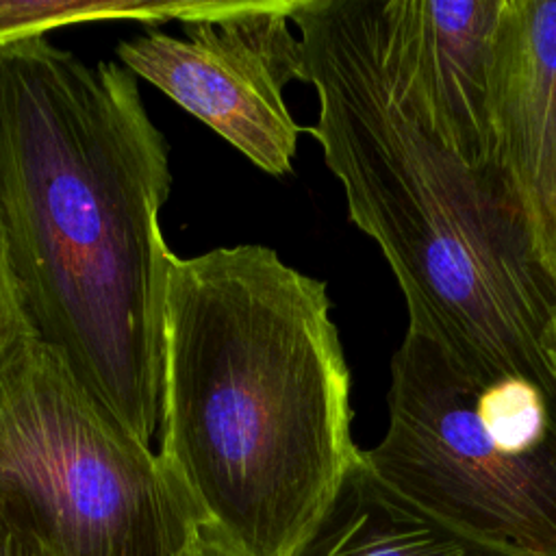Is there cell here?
Instances as JSON below:
<instances>
[{
    "mask_svg": "<svg viewBox=\"0 0 556 556\" xmlns=\"http://www.w3.org/2000/svg\"><path fill=\"white\" fill-rule=\"evenodd\" d=\"M167 154L128 67L87 65L43 35L0 46V226L26 319L146 443L159 430Z\"/></svg>",
    "mask_w": 556,
    "mask_h": 556,
    "instance_id": "1",
    "label": "cell"
},
{
    "mask_svg": "<svg viewBox=\"0 0 556 556\" xmlns=\"http://www.w3.org/2000/svg\"><path fill=\"white\" fill-rule=\"evenodd\" d=\"M330 308L267 245L167 254L159 456L235 556H293L363 458Z\"/></svg>",
    "mask_w": 556,
    "mask_h": 556,
    "instance_id": "2",
    "label": "cell"
},
{
    "mask_svg": "<svg viewBox=\"0 0 556 556\" xmlns=\"http://www.w3.org/2000/svg\"><path fill=\"white\" fill-rule=\"evenodd\" d=\"M302 80L348 215L382 252L421 334L482 376L556 391L543 337L556 287L493 163L471 165L432 128L382 0H293Z\"/></svg>",
    "mask_w": 556,
    "mask_h": 556,
    "instance_id": "3",
    "label": "cell"
},
{
    "mask_svg": "<svg viewBox=\"0 0 556 556\" xmlns=\"http://www.w3.org/2000/svg\"><path fill=\"white\" fill-rule=\"evenodd\" d=\"M369 473L434 521L519 556H556V391L482 376L408 332L391 358Z\"/></svg>",
    "mask_w": 556,
    "mask_h": 556,
    "instance_id": "4",
    "label": "cell"
},
{
    "mask_svg": "<svg viewBox=\"0 0 556 556\" xmlns=\"http://www.w3.org/2000/svg\"><path fill=\"white\" fill-rule=\"evenodd\" d=\"M0 510L50 556H185L202 532L159 452L37 339L0 376Z\"/></svg>",
    "mask_w": 556,
    "mask_h": 556,
    "instance_id": "5",
    "label": "cell"
},
{
    "mask_svg": "<svg viewBox=\"0 0 556 556\" xmlns=\"http://www.w3.org/2000/svg\"><path fill=\"white\" fill-rule=\"evenodd\" d=\"M291 2H219L182 24L187 39L148 33L122 41L117 56L261 169L282 176L300 135L282 98L287 83L302 80Z\"/></svg>",
    "mask_w": 556,
    "mask_h": 556,
    "instance_id": "6",
    "label": "cell"
},
{
    "mask_svg": "<svg viewBox=\"0 0 556 556\" xmlns=\"http://www.w3.org/2000/svg\"><path fill=\"white\" fill-rule=\"evenodd\" d=\"M491 163L556 287V0H502L489 85Z\"/></svg>",
    "mask_w": 556,
    "mask_h": 556,
    "instance_id": "7",
    "label": "cell"
},
{
    "mask_svg": "<svg viewBox=\"0 0 556 556\" xmlns=\"http://www.w3.org/2000/svg\"><path fill=\"white\" fill-rule=\"evenodd\" d=\"M382 2L432 128L467 163H491L489 85L502 0Z\"/></svg>",
    "mask_w": 556,
    "mask_h": 556,
    "instance_id": "8",
    "label": "cell"
},
{
    "mask_svg": "<svg viewBox=\"0 0 556 556\" xmlns=\"http://www.w3.org/2000/svg\"><path fill=\"white\" fill-rule=\"evenodd\" d=\"M293 556H519L465 536L384 489L361 458Z\"/></svg>",
    "mask_w": 556,
    "mask_h": 556,
    "instance_id": "9",
    "label": "cell"
},
{
    "mask_svg": "<svg viewBox=\"0 0 556 556\" xmlns=\"http://www.w3.org/2000/svg\"><path fill=\"white\" fill-rule=\"evenodd\" d=\"M219 2H172V0H0V46L41 37L50 28L98 20H135L182 24L211 13Z\"/></svg>",
    "mask_w": 556,
    "mask_h": 556,
    "instance_id": "10",
    "label": "cell"
},
{
    "mask_svg": "<svg viewBox=\"0 0 556 556\" xmlns=\"http://www.w3.org/2000/svg\"><path fill=\"white\" fill-rule=\"evenodd\" d=\"M30 339H35V334L30 330L15 287L0 226V376L20 356V352L26 348Z\"/></svg>",
    "mask_w": 556,
    "mask_h": 556,
    "instance_id": "11",
    "label": "cell"
},
{
    "mask_svg": "<svg viewBox=\"0 0 556 556\" xmlns=\"http://www.w3.org/2000/svg\"><path fill=\"white\" fill-rule=\"evenodd\" d=\"M0 556H50L48 549L22 526L0 510Z\"/></svg>",
    "mask_w": 556,
    "mask_h": 556,
    "instance_id": "12",
    "label": "cell"
},
{
    "mask_svg": "<svg viewBox=\"0 0 556 556\" xmlns=\"http://www.w3.org/2000/svg\"><path fill=\"white\" fill-rule=\"evenodd\" d=\"M185 556H235L230 549H226L217 539L208 536L206 532H200L195 543Z\"/></svg>",
    "mask_w": 556,
    "mask_h": 556,
    "instance_id": "13",
    "label": "cell"
},
{
    "mask_svg": "<svg viewBox=\"0 0 556 556\" xmlns=\"http://www.w3.org/2000/svg\"><path fill=\"white\" fill-rule=\"evenodd\" d=\"M543 350H545V358H547V365H549V374H552L554 384H556V308L552 313V319H549L545 337H543Z\"/></svg>",
    "mask_w": 556,
    "mask_h": 556,
    "instance_id": "14",
    "label": "cell"
}]
</instances>
